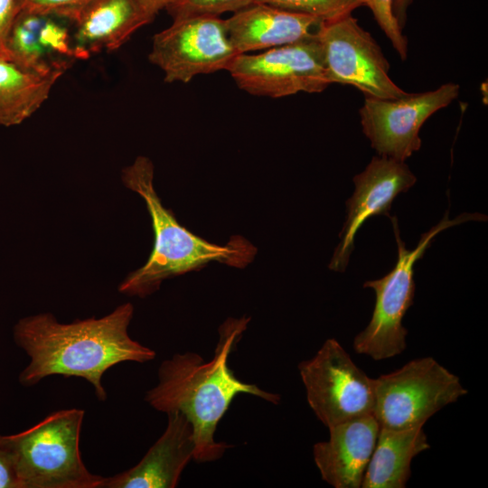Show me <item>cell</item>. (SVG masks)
Wrapping results in <instances>:
<instances>
[{"label": "cell", "instance_id": "1", "mask_svg": "<svg viewBox=\"0 0 488 488\" xmlns=\"http://www.w3.org/2000/svg\"><path fill=\"white\" fill-rule=\"evenodd\" d=\"M134 314L130 303L101 318L61 324L49 313L22 318L14 325L15 343L29 356L19 381L33 386L46 377H78L89 382L100 401L107 399L102 377L113 366L153 361L155 352L132 339L128 326Z\"/></svg>", "mask_w": 488, "mask_h": 488}, {"label": "cell", "instance_id": "2", "mask_svg": "<svg viewBox=\"0 0 488 488\" xmlns=\"http://www.w3.org/2000/svg\"><path fill=\"white\" fill-rule=\"evenodd\" d=\"M249 317L229 318L219 329L212 358L206 361L196 352L175 353L158 368V382L147 390L145 400L157 411L180 412L191 423L195 444L192 460L210 463L221 458L230 446L217 441L220 420L239 394H249L277 405L281 396L239 380L229 366V358Z\"/></svg>", "mask_w": 488, "mask_h": 488}, {"label": "cell", "instance_id": "3", "mask_svg": "<svg viewBox=\"0 0 488 488\" xmlns=\"http://www.w3.org/2000/svg\"><path fill=\"white\" fill-rule=\"evenodd\" d=\"M122 181L144 199L152 220L155 240L146 263L125 278L118 286L119 292L145 297L158 290L164 280L201 269L209 263L244 267L253 260L256 247L240 236L219 245L183 227L172 211L163 205L155 190L154 165L149 158L136 157L123 169Z\"/></svg>", "mask_w": 488, "mask_h": 488}, {"label": "cell", "instance_id": "4", "mask_svg": "<svg viewBox=\"0 0 488 488\" xmlns=\"http://www.w3.org/2000/svg\"><path fill=\"white\" fill-rule=\"evenodd\" d=\"M398 247V259L386 276L366 281L363 287L375 293V304L371 321L353 340V350L358 354L382 361L402 353L406 347L407 329L402 324L415 296L414 267L418 260L431 246L441 231L469 221H483L487 217L481 213H463L450 220L446 212L443 219L423 233L414 249H408L400 238L396 217H389Z\"/></svg>", "mask_w": 488, "mask_h": 488}, {"label": "cell", "instance_id": "5", "mask_svg": "<svg viewBox=\"0 0 488 488\" xmlns=\"http://www.w3.org/2000/svg\"><path fill=\"white\" fill-rule=\"evenodd\" d=\"M84 414L80 408L58 410L8 435L21 488H99L103 476L89 471L80 451Z\"/></svg>", "mask_w": 488, "mask_h": 488}, {"label": "cell", "instance_id": "6", "mask_svg": "<svg viewBox=\"0 0 488 488\" xmlns=\"http://www.w3.org/2000/svg\"><path fill=\"white\" fill-rule=\"evenodd\" d=\"M467 393L458 376L436 359L418 358L374 379L373 415L380 427H423L433 415Z\"/></svg>", "mask_w": 488, "mask_h": 488}, {"label": "cell", "instance_id": "7", "mask_svg": "<svg viewBox=\"0 0 488 488\" xmlns=\"http://www.w3.org/2000/svg\"><path fill=\"white\" fill-rule=\"evenodd\" d=\"M298 371L309 407L328 428L373 415L374 379L335 339H327L311 359L302 361Z\"/></svg>", "mask_w": 488, "mask_h": 488}, {"label": "cell", "instance_id": "8", "mask_svg": "<svg viewBox=\"0 0 488 488\" xmlns=\"http://www.w3.org/2000/svg\"><path fill=\"white\" fill-rule=\"evenodd\" d=\"M227 71L240 89L273 99L319 93L330 85L318 33L258 53H239Z\"/></svg>", "mask_w": 488, "mask_h": 488}, {"label": "cell", "instance_id": "9", "mask_svg": "<svg viewBox=\"0 0 488 488\" xmlns=\"http://www.w3.org/2000/svg\"><path fill=\"white\" fill-rule=\"evenodd\" d=\"M239 53L220 16H192L174 20L155 34L149 61L164 73L167 83H188L202 74L227 70Z\"/></svg>", "mask_w": 488, "mask_h": 488}, {"label": "cell", "instance_id": "10", "mask_svg": "<svg viewBox=\"0 0 488 488\" xmlns=\"http://www.w3.org/2000/svg\"><path fill=\"white\" fill-rule=\"evenodd\" d=\"M330 84L351 85L366 97L397 99L408 92L389 77V64L351 13L324 21L318 33Z\"/></svg>", "mask_w": 488, "mask_h": 488}, {"label": "cell", "instance_id": "11", "mask_svg": "<svg viewBox=\"0 0 488 488\" xmlns=\"http://www.w3.org/2000/svg\"><path fill=\"white\" fill-rule=\"evenodd\" d=\"M459 90L458 84L449 82L397 99L366 97L359 111L362 131L379 155L405 162L421 147L423 124L455 100Z\"/></svg>", "mask_w": 488, "mask_h": 488}, {"label": "cell", "instance_id": "12", "mask_svg": "<svg viewBox=\"0 0 488 488\" xmlns=\"http://www.w3.org/2000/svg\"><path fill=\"white\" fill-rule=\"evenodd\" d=\"M416 181L405 162L383 155L372 157L366 168L353 178L355 189L346 202V221L330 269L345 270L359 229L372 216L389 215L394 199L411 188Z\"/></svg>", "mask_w": 488, "mask_h": 488}, {"label": "cell", "instance_id": "13", "mask_svg": "<svg viewBox=\"0 0 488 488\" xmlns=\"http://www.w3.org/2000/svg\"><path fill=\"white\" fill-rule=\"evenodd\" d=\"M67 20L19 12L0 53L21 67L42 75H63L79 60Z\"/></svg>", "mask_w": 488, "mask_h": 488}, {"label": "cell", "instance_id": "14", "mask_svg": "<svg viewBox=\"0 0 488 488\" xmlns=\"http://www.w3.org/2000/svg\"><path fill=\"white\" fill-rule=\"evenodd\" d=\"M161 436L132 468L103 477L99 488H174L194 454L191 423L180 412L167 414Z\"/></svg>", "mask_w": 488, "mask_h": 488}, {"label": "cell", "instance_id": "15", "mask_svg": "<svg viewBox=\"0 0 488 488\" xmlns=\"http://www.w3.org/2000/svg\"><path fill=\"white\" fill-rule=\"evenodd\" d=\"M329 438L314 445L313 455L322 479L334 488H360L380 424L368 415L333 426Z\"/></svg>", "mask_w": 488, "mask_h": 488}, {"label": "cell", "instance_id": "16", "mask_svg": "<svg viewBox=\"0 0 488 488\" xmlns=\"http://www.w3.org/2000/svg\"><path fill=\"white\" fill-rule=\"evenodd\" d=\"M323 22L262 3H253L225 19L229 37L239 54L312 37L318 33Z\"/></svg>", "mask_w": 488, "mask_h": 488}, {"label": "cell", "instance_id": "17", "mask_svg": "<svg viewBox=\"0 0 488 488\" xmlns=\"http://www.w3.org/2000/svg\"><path fill=\"white\" fill-rule=\"evenodd\" d=\"M154 17L137 0H95L70 23L79 60L120 48Z\"/></svg>", "mask_w": 488, "mask_h": 488}, {"label": "cell", "instance_id": "18", "mask_svg": "<svg viewBox=\"0 0 488 488\" xmlns=\"http://www.w3.org/2000/svg\"><path fill=\"white\" fill-rule=\"evenodd\" d=\"M430 448L423 427H380L361 488H405L414 457Z\"/></svg>", "mask_w": 488, "mask_h": 488}, {"label": "cell", "instance_id": "19", "mask_svg": "<svg viewBox=\"0 0 488 488\" xmlns=\"http://www.w3.org/2000/svg\"><path fill=\"white\" fill-rule=\"evenodd\" d=\"M61 77L33 72L0 53V125L15 126L30 117Z\"/></svg>", "mask_w": 488, "mask_h": 488}, {"label": "cell", "instance_id": "20", "mask_svg": "<svg viewBox=\"0 0 488 488\" xmlns=\"http://www.w3.org/2000/svg\"><path fill=\"white\" fill-rule=\"evenodd\" d=\"M288 12L305 14L322 21L352 13L362 5L361 0H256Z\"/></svg>", "mask_w": 488, "mask_h": 488}, {"label": "cell", "instance_id": "21", "mask_svg": "<svg viewBox=\"0 0 488 488\" xmlns=\"http://www.w3.org/2000/svg\"><path fill=\"white\" fill-rule=\"evenodd\" d=\"M256 0H171L165 9L174 20L192 16H220L236 13Z\"/></svg>", "mask_w": 488, "mask_h": 488}, {"label": "cell", "instance_id": "22", "mask_svg": "<svg viewBox=\"0 0 488 488\" xmlns=\"http://www.w3.org/2000/svg\"><path fill=\"white\" fill-rule=\"evenodd\" d=\"M361 3L362 5L370 7L378 24L401 60L405 61L408 54V41L406 36L402 34V30L393 14V0H361Z\"/></svg>", "mask_w": 488, "mask_h": 488}, {"label": "cell", "instance_id": "23", "mask_svg": "<svg viewBox=\"0 0 488 488\" xmlns=\"http://www.w3.org/2000/svg\"><path fill=\"white\" fill-rule=\"evenodd\" d=\"M95 0H17V13L53 15L71 22Z\"/></svg>", "mask_w": 488, "mask_h": 488}, {"label": "cell", "instance_id": "24", "mask_svg": "<svg viewBox=\"0 0 488 488\" xmlns=\"http://www.w3.org/2000/svg\"><path fill=\"white\" fill-rule=\"evenodd\" d=\"M0 488H21L15 455L8 436L0 435Z\"/></svg>", "mask_w": 488, "mask_h": 488}, {"label": "cell", "instance_id": "25", "mask_svg": "<svg viewBox=\"0 0 488 488\" xmlns=\"http://www.w3.org/2000/svg\"><path fill=\"white\" fill-rule=\"evenodd\" d=\"M17 14V0H0V49Z\"/></svg>", "mask_w": 488, "mask_h": 488}, {"label": "cell", "instance_id": "26", "mask_svg": "<svg viewBox=\"0 0 488 488\" xmlns=\"http://www.w3.org/2000/svg\"><path fill=\"white\" fill-rule=\"evenodd\" d=\"M413 0H393L392 11L398 22L399 28L402 30L406 23L407 9Z\"/></svg>", "mask_w": 488, "mask_h": 488}, {"label": "cell", "instance_id": "27", "mask_svg": "<svg viewBox=\"0 0 488 488\" xmlns=\"http://www.w3.org/2000/svg\"><path fill=\"white\" fill-rule=\"evenodd\" d=\"M145 11L155 18V14L165 8L171 0H137Z\"/></svg>", "mask_w": 488, "mask_h": 488}]
</instances>
